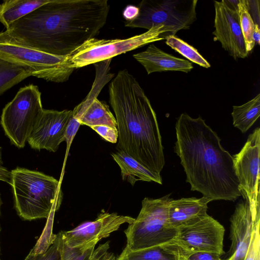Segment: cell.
<instances>
[{
    "label": "cell",
    "mask_w": 260,
    "mask_h": 260,
    "mask_svg": "<svg viewBox=\"0 0 260 260\" xmlns=\"http://www.w3.org/2000/svg\"><path fill=\"white\" fill-rule=\"evenodd\" d=\"M109 10L107 0H50L6 30L27 45L66 56L99 34Z\"/></svg>",
    "instance_id": "cell-1"
},
{
    "label": "cell",
    "mask_w": 260,
    "mask_h": 260,
    "mask_svg": "<svg viewBox=\"0 0 260 260\" xmlns=\"http://www.w3.org/2000/svg\"><path fill=\"white\" fill-rule=\"evenodd\" d=\"M174 151L179 157L191 190L210 201L234 202L241 196L233 156L220 144L216 133L201 116L186 113L175 124Z\"/></svg>",
    "instance_id": "cell-2"
},
{
    "label": "cell",
    "mask_w": 260,
    "mask_h": 260,
    "mask_svg": "<svg viewBox=\"0 0 260 260\" xmlns=\"http://www.w3.org/2000/svg\"><path fill=\"white\" fill-rule=\"evenodd\" d=\"M109 94L118 132L117 149L160 174L165 164L161 138L156 114L143 89L124 69L110 83Z\"/></svg>",
    "instance_id": "cell-3"
},
{
    "label": "cell",
    "mask_w": 260,
    "mask_h": 260,
    "mask_svg": "<svg viewBox=\"0 0 260 260\" xmlns=\"http://www.w3.org/2000/svg\"><path fill=\"white\" fill-rule=\"evenodd\" d=\"M14 207L24 220L48 218L59 208V182L42 172L17 167L11 171Z\"/></svg>",
    "instance_id": "cell-4"
},
{
    "label": "cell",
    "mask_w": 260,
    "mask_h": 260,
    "mask_svg": "<svg viewBox=\"0 0 260 260\" xmlns=\"http://www.w3.org/2000/svg\"><path fill=\"white\" fill-rule=\"evenodd\" d=\"M171 194L143 200L137 217L124 231L127 248L135 250L164 246L174 239L177 230L170 225L168 217Z\"/></svg>",
    "instance_id": "cell-5"
},
{
    "label": "cell",
    "mask_w": 260,
    "mask_h": 260,
    "mask_svg": "<svg viewBox=\"0 0 260 260\" xmlns=\"http://www.w3.org/2000/svg\"><path fill=\"white\" fill-rule=\"evenodd\" d=\"M68 58L27 45L6 30L0 32V59L26 68L32 76L57 83L67 81L75 70L70 67Z\"/></svg>",
    "instance_id": "cell-6"
},
{
    "label": "cell",
    "mask_w": 260,
    "mask_h": 260,
    "mask_svg": "<svg viewBox=\"0 0 260 260\" xmlns=\"http://www.w3.org/2000/svg\"><path fill=\"white\" fill-rule=\"evenodd\" d=\"M171 30L164 25L152 27L145 32L124 39H89L71 55L68 61L74 69L94 64L147 44L164 40Z\"/></svg>",
    "instance_id": "cell-7"
},
{
    "label": "cell",
    "mask_w": 260,
    "mask_h": 260,
    "mask_svg": "<svg viewBox=\"0 0 260 260\" xmlns=\"http://www.w3.org/2000/svg\"><path fill=\"white\" fill-rule=\"evenodd\" d=\"M44 109L41 93L33 84L23 87L2 111L0 122L12 144L22 148Z\"/></svg>",
    "instance_id": "cell-8"
},
{
    "label": "cell",
    "mask_w": 260,
    "mask_h": 260,
    "mask_svg": "<svg viewBox=\"0 0 260 260\" xmlns=\"http://www.w3.org/2000/svg\"><path fill=\"white\" fill-rule=\"evenodd\" d=\"M197 0H143L139 5L138 16L125 26L150 29L164 25L175 36L181 29H189L197 19Z\"/></svg>",
    "instance_id": "cell-9"
},
{
    "label": "cell",
    "mask_w": 260,
    "mask_h": 260,
    "mask_svg": "<svg viewBox=\"0 0 260 260\" xmlns=\"http://www.w3.org/2000/svg\"><path fill=\"white\" fill-rule=\"evenodd\" d=\"M259 153L260 128L257 127L249 135L241 151L233 156L240 191L248 201L254 219L260 218Z\"/></svg>",
    "instance_id": "cell-10"
},
{
    "label": "cell",
    "mask_w": 260,
    "mask_h": 260,
    "mask_svg": "<svg viewBox=\"0 0 260 260\" xmlns=\"http://www.w3.org/2000/svg\"><path fill=\"white\" fill-rule=\"evenodd\" d=\"M225 229L208 214L194 222L180 227L169 244L187 255L196 252H209L223 255Z\"/></svg>",
    "instance_id": "cell-11"
},
{
    "label": "cell",
    "mask_w": 260,
    "mask_h": 260,
    "mask_svg": "<svg viewBox=\"0 0 260 260\" xmlns=\"http://www.w3.org/2000/svg\"><path fill=\"white\" fill-rule=\"evenodd\" d=\"M110 60L100 62L96 64V77L92 87L85 99L72 110V116L81 125L89 127L107 125L117 128L115 117L109 106L97 98L102 88L112 78L109 72Z\"/></svg>",
    "instance_id": "cell-12"
},
{
    "label": "cell",
    "mask_w": 260,
    "mask_h": 260,
    "mask_svg": "<svg viewBox=\"0 0 260 260\" xmlns=\"http://www.w3.org/2000/svg\"><path fill=\"white\" fill-rule=\"evenodd\" d=\"M215 41H218L229 55L237 60L248 55L241 30L237 9L227 1H215Z\"/></svg>",
    "instance_id": "cell-13"
},
{
    "label": "cell",
    "mask_w": 260,
    "mask_h": 260,
    "mask_svg": "<svg viewBox=\"0 0 260 260\" xmlns=\"http://www.w3.org/2000/svg\"><path fill=\"white\" fill-rule=\"evenodd\" d=\"M72 111L43 109L27 142L34 149L55 152L65 141V132Z\"/></svg>",
    "instance_id": "cell-14"
},
{
    "label": "cell",
    "mask_w": 260,
    "mask_h": 260,
    "mask_svg": "<svg viewBox=\"0 0 260 260\" xmlns=\"http://www.w3.org/2000/svg\"><path fill=\"white\" fill-rule=\"evenodd\" d=\"M135 219L117 213L102 212L93 221L83 223L71 230L60 232L63 243L73 247L92 241L99 242L117 231L123 224L132 223Z\"/></svg>",
    "instance_id": "cell-15"
},
{
    "label": "cell",
    "mask_w": 260,
    "mask_h": 260,
    "mask_svg": "<svg viewBox=\"0 0 260 260\" xmlns=\"http://www.w3.org/2000/svg\"><path fill=\"white\" fill-rule=\"evenodd\" d=\"M247 200L239 202L230 218L231 246L227 260H244L251 242L254 221Z\"/></svg>",
    "instance_id": "cell-16"
},
{
    "label": "cell",
    "mask_w": 260,
    "mask_h": 260,
    "mask_svg": "<svg viewBox=\"0 0 260 260\" xmlns=\"http://www.w3.org/2000/svg\"><path fill=\"white\" fill-rule=\"evenodd\" d=\"M133 57L148 74L167 71L187 73L193 69L190 61L168 54L152 43L145 51L134 54Z\"/></svg>",
    "instance_id": "cell-17"
},
{
    "label": "cell",
    "mask_w": 260,
    "mask_h": 260,
    "mask_svg": "<svg viewBox=\"0 0 260 260\" xmlns=\"http://www.w3.org/2000/svg\"><path fill=\"white\" fill-rule=\"evenodd\" d=\"M211 202L203 197L183 198L170 200L168 209V221L170 225L178 228L192 223L208 214V204Z\"/></svg>",
    "instance_id": "cell-18"
},
{
    "label": "cell",
    "mask_w": 260,
    "mask_h": 260,
    "mask_svg": "<svg viewBox=\"0 0 260 260\" xmlns=\"http://www.w3.org/2000/svg\"><path fill=\"white\" fill-rule=\"evenodd\" d=\"M111 155L120 167L122 180H126L133 186L138 181L162 184L160 174L149 170L125 152L119 150Z\"/></svg>",
    "instance_id": "cell-19"
},
{
    "label": "cell",
    "mask_w": 260,
    "mask_h": 260,
    "mask_svg": "<svg viewBox=\"0 0 260 260\" xmlns=\"http://www.w3.org/2000/svg\"><path fill=\"white\" fill-rule=\"evenodd\" d=\"M50 0H6L0 4V22L8 28L12 23Z\"/></svg>",
    "instance_id": "cell-20"
},
{
    "label": "cell",
    "mask_w": 260,
    "mask_h": 260,
    "mask_svg": "<svg viewBox=\"0 0 260 260\" xmlns=\"http://www.w3.org/2000/svg\"><path fill=\"white\" fill-rule=\"evenodd\" d=\"M231 113L233 125L242 133H245L258 118L260 115V94L241 106H234Z\"/></svg>",
    "instance_id": "cell-21"
},
{
    "label": "cell",
    "mask_w": 260,
    "mask_h": 260,
    "mask_svg": "<svg viewBox=\"0 0 260 260\" xmlns=\"http://www.w3.org/2000/svg\"><path fill=\"white\" fill-rule=\"evenodd\" d=\"M115 260H176V256L174 249L168 245L135 250L125 246Z\"/></svg>",
    "instance_id": "cell-22"
},
{
    "label": "cell",
    "mask_w": 260,
    "mask_h": 260,
    "mask_svg": "<svg viewBox=\"0 0 260 260\" xmlns=\"http://www.w3.org/2000/svg\"><path fill=\"white\" fill-rule=\"evenodd\" d=\"M30 76L32 73L26 68L0 59V95Z\"/></svg>",
    "instance_id": "cell-23"
},
{
    "label": "cell",
    "mask_w": 260,
    "mask_h": 260,
    "mask_svg": "<svg viewBox=\"0 0 260 260\" xmlns=\"http://www.w3.org/2000/svg\"><path fill=\"white\" fill-rule=\"evenodd\" d=\"M166 44L173 49L179 52L189 61L205 68H209L210 64L198 50L183 40L175 36H169L166 38Z\"/></svg>",
    "instance_id": "cell-24"
},
{
    "label": "cell",
    "mask_w": 260,
    "mask_h": 260,
    "mask_svg": "<svg viewBox=\"0 0 260 260\" xmlns=\"http://www.w3.org/2000/svg\"><path fill=\"white\" fill-rule=\"evenodd\" d=\"M237 11L246 48L249 53L253 49L255 43L252 39L254 22L247 8L246 0H239Z\"/></svg>",
    "instance_id": "cell-25"
},
{
    "label": "cell",
    "mask_w": 260,
    "mask_h": 260,
    "mask_svg": "<svg viewBox=\"0 0 260 260\" xmlns=\"http://www.w3.org/2000/svg\"><path fill=\"white\" fill-rule=\"evenodd\" d=\"M98 242V241L94 240L85 244L71 247L63 243L61 238V260H89Z\"/></svg>",
    "instance_id": "cell-26"
},
{
    "label": "cell",
    "mask_w": 260,
    "mask_h": 260,
    "mask_svg": "<svg viewBox=\"0 0 260 260\" xmlns=\"http://www.w3.org/2000/svg\"><path fill=\"white\" fill-rule=\"evenodd\" d=\"M61 237L59 232L55 234L53 243L45 252L37 254L29 252L24 260H61Z\"/></svg>",
    "instance_id": "cell-27"
},
{
    "label": "cell",
    "mask_w": 260,
    "mask_h": 260,
    "mask_svg": "<svg viewBox=\"0 0 260 260\" xmlns=\"http://www.w3.org/2000/svg\"><path fill=\"white\" fill-rule=\"evenodd\" d=\"M260 219L254 221L249 247L244 260H260Z\"/></svg>",
    "instance_id": "cell-28"
},
{
    "label": "cell",
    "mask_w": 260,
    "mask_h": 260,
    "mask_svg": "<svg viewBox=\"0 0 260 260\" xmlns=\"http://www.w3.org/2000/svg\"><path fill=\"white\" fill-rule=\"evenodd\" d=\"M90 127L106 141L112 143L117 142L118 132L117 128L107 125H95Z\"/></svg>",
    "instance_id": "cell-29"
},
{
    "label": "cell",
    "mask_w": 260,
    "mask_h": 260,
    "mask_svg": "<svg viewBox=\"0 0 260 260\" xmlns=\"http://www.w3.org/2000/svg\"><path fill=\"white\" fill-rule=\"evenodd\" d=\"M109 241L100 244L94 249L89 260H115V256L109 251Z\"/></svg>",
    "instance_id": "cell-30"
},
{
    "label": "cell",
    "mask_w": 260,
    "mask_h": 260,
    "mask_svg": "<svg viewBox=\"0 0 260 260\" xmlns=\"http://www.w3.org/2000/svg\"><path fill=\"white\" fill-rule=\"evenodd\" d=\"M81 124L72 115L67 125L65 132V141L67 143V150H69L73 140Z\"/></svg>",
    "instance_id": "cell-31"
},
{
    "label": "cell",
    "mask_w": 260,
    "mask_h": 260,
    "mask_svg": "<svg viewBox=\"0 0 260 260\" xmlns=\"http://www.w3.org/2000/svg\"><path fill=\"white\" fill-rule=\"evenodd\" d=\"M186 256L189 260H227L221 258L218 254L209 252H196Z\"/></svg>",
    "instance_id": "cell-32"
},
{
    "label": "cell",
    "mask_w": 260,
    "mask_h": 260,
    "mask_svg": "<svg viewBox=\"0 0 260 260\" xmlns=\"http://www.w3.org/2000/svg\"><path fill=\"white\" fill-rule=\"evenodd\" d=\"M139 12V8L133 6H127L123 11L122 15L126 21H131L135 19L138 15Z\"/></svg>",
    "instance_id": "cell-33"
},
{
    "label": "cell",
    "mask_w": 260,
    "mask_h": 260,
    "mask_svg": "<svg viewBox=\"0 0 260 260\" xmlns=\"http://www.w3.org/2000/svg\"><path fill=\"white\" fill-rule=\"evenodd\" d=\"M0 181H3L11 184V174L4 166L2 157V147H0Z\"/></svg>",
    "instance_id": "cell-34"
},
{
    "label": "cell",
    "mask_w": 260,
    "mask_h": 260,
    "mask_svg": "<svg viewBox=\"0 0 260 260\" xmlns=\"http://www.w3.org/2000/svg\"><path fill=\"white\" fill-rule=\"evenodd\" d=\"M252 39L255 44L259 45L260 44V27L259 25L254 24V28L252 34Z\"/></svg>",
    "instance_id": "cell-35"
},
{
    "label": "cell",
    "mask_w": 260,
    "mask_h": 260,
    "mask_svg": "<svg viewBox=\"0 0 260 260\" xmlns=\"http://www.w3.org/2000/svg\"><path fill=\"white\" fill-rule=\"evenodd\" d=\"M170 247L174 249L176 256V260H189L187 256L184 254H183L179 249L172 246Z\"/></svg>",
    "instance_id": "cell-36"
},
{
    "label": "cell",
    "mask_w": 260,
    "mask_h": 260,
    "mask_svg": "<svg viewBox=\"0 0 260 260\" xmlns=\"http://www.w3.org/2000/svg\"><path fill=\"white\" fill-rule=\"evenodd\" d=\"M2 199H1V193H0V216H1V206L2 205Z\"/></svg>",
    "instance_id": "cell-37"
},
{
    "label": "cell",
    "mask_w": 260,
    "mask_h": 260,
    "mask_svg": "<svg viewBox=\"0 0 260 260\" xmlns=\"http://www.w3.org/2000/svg\"><path fill=\"white\" fill-rule=\"evenodd\" d=\"M1 226H0V233H1ZM0 251H1V248H0ZM0 260H1V256H0Z\"/></svg>",
    "instance_id": "cell-38"
}]
</instances>
